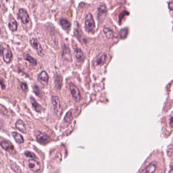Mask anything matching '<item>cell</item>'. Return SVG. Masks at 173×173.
I'll use <instances>...</instances> for the list:
<instances>
[{
  "label": "cell",
  "mask_w": 173,
  "mask_h": 173,
  "mask_svg": "<svg viewBox=\"0 0 173 173\" xmlns=\"http://www.w3.org/2000/svg\"><path fill=\"white\" fill-rule=\"evenodd\" d=\"M85 30L89 33H94L95 30V22L92 14L88 13L86 15L85 22Z\"/></svg>",
  "instance_id": "obj_1"
},
{
  "label": "cell",
  "mask_w": 173,
  "mask_h": 173,
  "mask_svg": "<svg viewBox=\"0 0 173 173\" xmlns=\"http://www.w3.org/2000/svg\"><path fill=\"white\" fill-rule=\"evenodd\" d=\"M51 101L53 107L54 113L56 114V115L58 116V117L62 115L63 110L60 106V99L58 98L57 96H52L51 98Z\"/></svg>",
  "instance_id": "obj_2"
},
{
  "label": "cell",
  "mask_w": 173,
  "mask_h": 173,
  "mask_svg": "<svg viewBox=\"0 0 173 173\" xmlns=\"http://www.w3.org/2000/svg\"><path fill=\"white\" fill-rule=\"evenodd\" d=\"M1 52L4 61L7 63H9L12 58V54L10 49L7 46L1 45Z\"/></svg>",
  "instance_id": "obj_3"
},
{
  "label": "cell",
  "mask_w": 173,
  "mask_h": 173,
  "mask_svg": "<svg viewBox=\"0 0 173 173\" xmlns=\"http://www.w3.org/2000/svg\"><path fill=\"white\" fill-rule=\"evenodd\" d=\"M70 90L74 100L77 102L79 101L81 99V96L78 88L73 84L71 83L70 84Z\"/></svg>",
  "instance_id": "obj_4"
},
{
  "label": "cell",
  "mask_w": 173,
  "mask_h": 173,
  "mask_svg": "<svg viewBox=\"0 0 173 173\" xmlns=\"http://www.w3.org/2000/svg\"><path fill=\"white\" fill-rule=\"evenodd\" d=\"M30 44L31 45L33 48L36 49L39 56H43V51L42 47L41 46L38 40L35 38H32L30 39Z\"/></svg>",
  "instance_id": "obj_5"
},
{
  "label": "cell",
  "mask_w": 173,
  "mask_h": 173,
  "mask_svg": "<svg viewBox=\"0 0 173 173\" xmlns=\"http://www.w3.org/2000/svg\"><path fill=\"white\" fill-rule=\"evenodd\" d=\"M28 165L30 170L34 172H38L40 171L41 169L40 163L34 158L28 160Z\"/></svg>",
  "instance_id": "obj_6"
},
{
  "label": "cell",
  "mask_w": 173,
  "mask_h": 173,
  "mask_svg": "<svg viewBox=\"0 0 173 173\" xmlns=\"http://www.w3.org/2000/svg\"><path fill=\"white\" fill-rule=\"evenodd\" d=\"M18 16L22 23L26 24L30 22V17L28 12L23 8H20L18 11Z\"/></svg>",
  "instance_id": "obj_7"
},
{
  "label": "cell",
  "mask_w": 173,
  "mask_h": 173,
  "mask_svg": "<svg viewBox=\"0 0 173 173\" xmlns=\"http://www.w3.org/2000/svg\"><path fill=\"white\" fill-rule=\"evenodd\" d=\"M36 139L37 140L38 143H39L42 145H45L49 142L50 138L49 135H46V133L39 132L37 135Z\"/></svg>",
  "instance_id": "obj_8"
},
{
  "label": "cell",
  "mask_w": 173,
  "mask_h": 173,
  "mask_svg": "<svg viewBox=\"0 0 173 173\" xmlns=\"http://www.w3.org/2000/svg\"><path fill=\"white\" fill-rule=\"evenodd\" d=\"M38 80L40 83L42 84L43 86H47L48 85L49 76L45 71H42L38 75Z\"/></svg>",
  "instance_id": "obj_9"
},
{
  "label": "cell",
  "mask_w": 173,
  "mask_h": 173,
  "mask_svg": "<svg viewBox=\"0 0 173 173\" xmlns=\"http://www.w3.org/2000/svg\"><path fill=\"white\" fill-rule=\"evenodd\" d=\"M15 127L23 133H26L27 132L26 124L22 120H18L17 121L15 124Z\"/></svg>",
  "instance_id": "obj_10"
},
{
  "label": "cell",
  "mask_w": 173,
  "mask_h": 173,
  "mask_svg": "<svg viewBox=\"0 0 173 173\" xmlns=\"http://www.w3.org/2000/svg\"><path fill=\"white\" fill-rule=\"evenodd\" d=\"M30 101L32 104V107L36 112H41L43 110V108L42 106L40 105L38 103L37 101H36L35 99L33 97H31L30 98Z\"/></svg>",
  "instance_id": "obj_11"
},
{
  "label": "cell",
  "mask_w": 173,
  "mask_h": 173,
  "mask_svg": "<svg viewBox=\"0 0 173 173\" xmlns=\"http://www.w3.org/2000/svg\"><path fill=\"white\" fill-rule=\"evenodd\" d=\"M62 56L65 60H67L68 61H71L72 56H71L70 49H69L66 46L63 49Z\"/></svg>",
  "instance_id": "obj_12"
},
{
  "label": "cell",
  "mask_w": 173,
  "mask_h": 173,
  "mask_svg": "<svg viewBox=\"0 0 173 173\" xmlns=\"http://www.w3.org/2000/svg\"><path fill=\"white\" fill-rule=\"evenodd\" d=\"M107 58V56L105 53H101L98 56L95 60V64L97 65H103L105 63Z\"/></svg>",
  "instance_id": "obj_13"
},
{
  "label": "cell",
  "mask_w": 173,
  "mask_h": 173,
  "mask_svg": "<svg viewBox=\"0 0 173 173\" xmlns=\"http://www.w3.org/2000/svg\"><path fill=\"white\" fill-rule=\"evenodd\" d=\"M75 53L77 60L79 62H83L85 58V56L81 50L80 48H76L75 50Z\"/></svg>",
  "instance_id": "obj_14"
},
{
  "label": "cell",
  "mask_w": 173,
  "mask_h": 173,
  "mask_svg": "<svg viewBox=\"0 0 173 173\" xmlns=\"http://www.w3.org/2000/svg\"><path fill=\"white\" fill-rule=\"evenodd\" d=\"M60 26H62V28L66 31L70 30L71 26V22L69 21H68L67 19H64V18L61 19L60 20Z\"/></svg>",
  "instance_id": "obj_15"
},
{
  "label": "cell",
  "mask_w": 173,
  "mask_h": 173,
  "mask_svg": "<svg viewBox=\"0 0 173 173\" xmlns=\"http://www.w3.org/2000/svg\"><path fill=\"white\" fill-rule=\"evenodd\" d=\"M8 26L9 29L12 32L16 31L17 29V24L16 22V20L13 17L10 18Z\"/></svg>",
  "instance_id": "obj_16"
},
{
  "label": "cell",
  "mask_w": 173,
  "mask_h": 173,
  "mask_svg": "<svg viewBox=\"0 0 173 173\" xmlns=\"http://www.w3.org/2000/svg\"><path fill=\"white\" fill-rule=\"evenodd\" d=\"M12 135L14 138V140H15L16 143L18 144H22L24 142V139L22 137V135L18 133L15 131L12 132Z\"/></svg>",
  "instance_id": "obj_17"
},
{
  "label": "cell",
  "mask_w": 173,
  "mask_h": 173,
  "mask_svg": "<svg viewBox=\"0 0 173 173\" xmlns=\"http://www.w3.org/2000/svg\"><path fill=\"white\" fill-rule=\"evenodd\" d=\"M1 146L4 150H7V151L12 150L13 148V146L11 144L8 142L6 141H4V140L1 142Z\"/></svg>",
  "instance_id": "obj_18"
},
{
  "label": "cell",
  "mask_w": 173,
  "mask_h": 173,
  "mask_svg": "<svg viewBox=\"0 0 173 173\" xmlns=\"http://www.w3.org/2000/svg\"><path fill=\"white\" fill-rule=\"evenodd\" d=\"M107 13V9L104 5H102L99 7L98 9V16L99 18H101L105 15Z\"/></svg>",
  "instance_id": "obj_19"
},
{
  "label": "cell",
  "mask_w": 173,
  "mask_h": 173,
  "mask_svg": "<svg viewBox=\"0 0 173 173\" xmlns=\"http://www.w3.org/2000/svg\"><path fill=\"white\" fill-rule=\"evenodd\" d=\"M104 33L108 39H112L114 37V33L110 28H104Z\"/></svg>",
  "instance_id": "obj_20"
},
{
  "label": "cell",
  "mask_w": 173,
  "mask_h": 173,
  "mask_svg": "<svg viewBox=\"0 0 173 173\" xmlns=\"http://www.w3.org/2000/svg\"><path fill=\"white\" fill-rule=\"evenodd\" d=\"M156 170V166L153 163H150L149 165L146 167L145 170H144V173H154Z\"/></svg>",
  "instance_id": "obj_21"
},
{
  "label": "cell",
  "mask_w": 173,
  "mask_h": 173,
  "mask_svg": "<svg viewBox=\"0 0 173 173\" xmlns=\"http://www.w3.org/2000/svg\"><path fill=\"white\" fill-rule=\"evenodd\" d=\"M24 59L28 62H30L31 64L33 65L34 66H36L37 65V62H36V60L30 56L29 54H26V55L24 56Z\"/></svg>",
  "instance_id": "obj_22"
},
{
  "label": "cell",
  "mask_w": 173,
  "mask_h": 173,
  "mask_svg": "<svg viewBox=\"0 0 173 173\" xmlns=\"http://www.w3.org/2000/svg\"><path fill=\"white\" fill-rule=\"evenodd\" d=\"M128 31H129L128 28H126L120 30V38L122 39H125L127 37V35H128Z\"/></svg>",
  "instance_id": "obj_23"
},
{
  "label": "cell",
  "mask_w": 173,
  "mask_h": 173,
  "mask_svg": "<svg viewBox=\"0 0 173 173\" xmlns=\"http://www.w3.org/2000/svg\"><path fill=\"white\" fill-rule=\"evenodd\" d=\"M24 154L26 157H30L31 158H34V159L36 158V155L33 152H32L31 151H25Z\"/></svg>",
  "instance_id": "obj_24"
},
{
  "label": "cell",
  "mask_w": 173,
  "mask_h": 173,
  "mask_svg": "<svg viewBox=\"0 0 173 173\" xmlns=\"http://www.w3.org/2000/svg\"><path fill=\"white\" fill-rule=\"evenodd\" d=\"M72 113L71 112H68V113L66 114V116L65 117L64 120L66 122H69L72 120Z\"/></svg>",
  "instance_id": "obj_25"
},
{
  "label": "cell",
  "mask_w": 173,
  "mask_h": 173,
  "mask_svg": "<svg viewBox=\"0 0 173 173\" xmlns=\"http://www.w3.org/2000/svg\"><path fill=\"white\" fill-rule=\"evenodd\" d=\"M33 90H34V93L36 94L37 96H38V97H40L41 92H40V89H39V87H38V86H34Z\"/></svg>",
  "instance_id": "obj_26"
},
{
  "label": "cell",
  "mask_w": 173,
  "mask_h": 173,
  "mask_svg": "<svg viewBox=\"0 0 173 173\" xmlns=\"http://www.w3.org/2000/svg\"><path fill=\"white\" fill-rule=\"evenodd\" d=\"M20 86H21L22 89L24 92H26L28 90V86L26 85V84L25 83L22 82L20 84Z\"/></svg>",
  "instance_id": "obj_27"
},
{
  "label": "cell",
  "mask_w": 173,
  "mask_h": 173,
  "mask_svg": "<svg viewBox=\"0 0 173 173\" xmlns=\"http://www.w3.org/2000/svg\"><path fill=\"white\" fill-rule=\"evenodd\" d=\"M128 14H129V13H127V12H126V11H124V12H122V13L120 15V17H119V18H120V19H119L120 22H121L122 18H123L124 16L126 15H127Z\"/></svg>",
  "instance_id": "obj_28"
},
{
  "label": "cell",
  "mask_w": 173,
  "mask_h": 173,
  "mask_svg": "<svg viewBox=\"0 0 173 173\" xmlns=\"http://www.w3.org/2000/svg\"><path fill=\"white\" fill-rule=\"evenodd\" d=\"M170 125L171 126L173 127V112H172L171 116H170Z\"/></svg>",
  "instance_id": "obj_29"
},
{
  "label": "cell",
  "mask_w": 173,
  "mask_h": 173,
  "mask_svg": "<svg viewBox=\"0 0 173 173\" xmlns=\"http://www.w3.org/2000/svg\"><path fill=\"white\" fill-rule=\"evenodd\" d=\"M169 7L170 10H173V3L171 2L169 4Z\"/></svg>",
  "instance_id": "obj_30"
}]
</instances>
